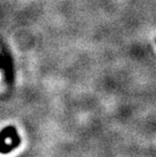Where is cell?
<instances>
[{
  "instance_id": "cell-1",
  "label": "cell",
  "mask_w": 156,
  "mask_h": 157,
  "mask_svg": "<svg viewBox=\"0 0 156 157\" xmlns=\"http://www.w3.org/2000/svg\"><path fill=\"white\" fill-rule=\"evenodd\" d=\"M21 144V138L13 126H7L0 132V152L8 153Z\"/></svg>"
}]
</instances>
